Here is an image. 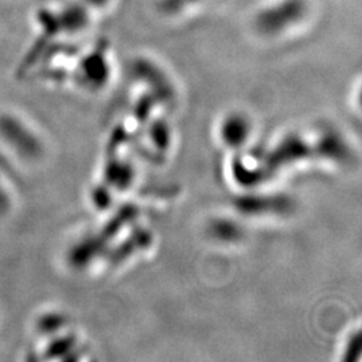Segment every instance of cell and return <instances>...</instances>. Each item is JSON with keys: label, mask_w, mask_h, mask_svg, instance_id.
Instances as JSON below:
<instances>
[{"label": "cell", "mask_w": 362, "mask_h": 362, "mask_svg": "<svg viewBox=\"0 0 362 362\" xmlns=\"http://www.w3.org/2000/svg\"><path fill=\"white\" fill-rule=\"evenodd\" d=\"M0 141L25 161L37 158L40 153V141L35 132L22 118L13 115L0 116Z\"/></svg>", "instance_id": "7a4b0ae2"}, {"label": "cell", "mask_w": 362, "mask_h": 362, "mask_svg": "<svg viewBox=\"0 0 362 362\" xmlns=\"http://www.w3.org/2000/svg\"><path fill=\"white\" fill-rule=\"evenodd\" d=\"M88 7L86 6H70L66 7L62 13L57 18V21L61 23L62 30L74 33L79 31L88 23Z\"/></svg>", "instance_id": "3957f363"}, {"label": "cell", "mask_w": 362, "mask_h": 362, "mask_svg": "<svg viewBox=\"0 0 362 362\" xmlns=\"http://www.w3.org/2000/svg\"><path fill=\"white\" fill-rule=\"evenodd\" d=\"M83 6L91 8H104L112 0H82Z\"/></svg>", "instance_id": "5b68a950"}, {"label": "cell", "mask_w": 362, "mask_h": 362, "mask_svg": "<svg viewBox=\"0 0 362 362\" xmlns=\"http://www.w3.org/2000/svg\"><path fill=\"white\" fill-rule=\"evenodd\" d=\"M11 207V194L8 192L7 187L0 180V216L6 215Z\"/></svg>", "instance_id": "277c9868"}, {"label": "cell", "mask_w": 362, "mask_h": 362, "mask_svg": "<svg viewBox=\"0 0 362 362\" xmlns=\"http://www.w3.org/2000/svg\"><path fill=\"white\" fill-rule=\"evenodd\" d=\"M308 13V0H274L255 13L254 28L267 38L282 37L297 28Z\"/></svg>", "instance_id": "6da1fadb"}]
</instances>
